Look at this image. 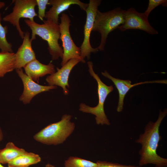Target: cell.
Returning <instances> with one entry per match:
<instances>
[{
	"instance_id": "1",
	"label": "cell",
	"mask_w": 167,
	"mask_h": 167,
	"mask_svg": "<svg viewBox=\"0 0 167 167\" xmlns=\"http://www.w3.org/2000/svg\"><path fill=\"white\" fill-rule=\"evenodd\" d=\"M167 114V109L160 111L157 120L155 122H149L146 126L144 132L140 135L135 142L141 144L139 152L140 156L139 166L151 164L156 167H166L167 159L161 157L156 152L158 143L161 139L159 133L160 124Z\"/></svg>"
},
{
	"instance_id": "10",
	"label": "cell",
	"mask_w": 167,
	"mask_h": 167,
	"mask_svg": "<svg viewBox=\"0 0 167 167\" xmlns=\"http://www.w3.org/2000/svg\"><path fill=\"white\" fill-rule=\"evenodd\" d=\"M84 63L81 59L73 58L70 60L60 68H57V71L48 76L46 81L49 86H59L63 89L64 94L67 95L69 93L68 79L70 72L73 67L78 63Z\"/></svg>"
},
{
	"instance_id": "7",
	"label": "cell",
	"mask_w": 167,
	"mask_h": 167,
	"mask_svg": "<svg viewBox=\"0 0 167 167\" xmlns=\"http://www.w3.org/2000/svg\"><path fill=\"white\" fill-rule=\"evenodd\" d=\"M60 19V23L59 24L60 33V39L62 42L63 50L61 66H63L73 58L80 59L85 63V60L81 56L80 47L75 45L71 36L69 27L71 20L69 16L62 13Z\"/></svg>"
},
{
	"instance_id": "3",
	"label": "cell",
	"mask_w": 167,
	"mask_h": 167,
	"mask_svg": "<svg viewBox=\"0 0 167 167\" xmlns=\"http://www.w3.org/2000/svg\"><path fill=\"white\" fill-rule=\"evenodd\" d=\"M72 116L63 115L59 121L51 123L33 136L36 141L48 145H57L63 143L74 131L75 125L71 122Z\"/></svg>"
},
{
	"instance_id": "14",
	"label": "cell",
	"mask_w": 167,
	"mask_h": 167,
	"mask_svg": "<svg viewBox=\"0 0 167 167\" xmlns=\"http://www.w3.org/2000/svg\"><path fill=\"white\" fill-rule=\"evenodd\" d=\"M22 44L15 53V69H22L28 63L36 59L28 32H25Z\"/></svg>"
},
{
	"instance_id": "15",
	"label": "cell",
	"mask_w": 167,
	"mask_h": 167,
	"mask_svg": "<svg viewBox=\"0 0 167 167\" xmlns=\"http://www.w3.org/2000/svg\"><path fill=\"white\" fill-rule=\"evenodd\" d=\"M26 74L34 81L38 82L39 78L56 71L55 66L51 62L48 65L41 63L36 58L27 64L24 67Z\"/></svg>"
},
{
	"instance_id": "17",
	"label": "cell",
	"mask_w": 167,
	"mask_h": 167,
	"mask_svg": "<svg viewBox=\"0 0 167 167\" xmlns=\"http://www.w3.org/2000/svg\"><path fill=\"white\" fill-rule=\"evenodd\" d=\"M39 155L32 152H27L8 163V167H28L41 161Z\"/></svg>"
},
{
	"instance_id": "13",
	"label": "cell",
	"mask_w": 167,
	"mask_h": 167,
	"mask_svg": "<svg viewBox=\"0 0 167 167\" xmlns=\"http://www.w3.org/2000/svg\"><path fill=\"white\" fill-rule=\"evenodd\" d=\"M101 74L104 76L111 80L118 89L119 94V100L117 110L118 112L122 111L125 96L130 89L133 87L138 85L147 83H159L167 84V82L166 80H163L147 81L132 84L130 80H124L114 78L106 71H105L104 72H102Z\"/></svg>"
},
{
	"instance_id": "19",
	"label": "cell",
	"mask_w": 167,
	"mask_h": 167,
	"mask_svg": "<svg viewBox=\"0 0 167 167\" xmlns=\"http://www.w3.org/2000/svg\"><path fill=\"white\" fill-rule=\"evenodd\" d=\"M96 163L76 156H71L66 160L65 167H96Z\"/></svg>"
},
{
	"instance_id": "18",
	"label": "cell",
	"mask_w": 167,
	"mask_h": 167,
	"mask_svg": "<svg viewBox=\"0 0 167 167\" xmlns=\"http://www.w3.org/2000/svg\"><path fill=\"white\" fill-rule=\"evenodd\" d=\"M15 55L13 52H0V77L15 69Z\"/></svg>"
},
{
	"instance_id": "22",
	"label": "cell",
	"mask_w": 167,
	"mask_h": 167,
	"mask_svg": "<svg viewBox=\"0 0 167 167\" xmlns=\"http://www.w3.org/2000/svg\"><path fill=\"white\" fill-rule=\"evenodd\" d=\"M166 0H149L147 9L143 12L144 15L148 18L151 11L156 7L167 2Z\"/></svg>"
},
{
	"instance_id": "2",
	"label": "cell",
	"mask_w": 167,
	"mask_h": 167,
	"mask_svg": "<svg viewBox=\"0 0 167 167\" xmlns=\"http://www.w3.org/2000/svg\"><path fill=\"white\" fill-rule=\"evenodd\" d=\"M43 21V23L40 24L34 20L24 19L25 24L32 31L31 41L36 39V35L38 36L47 42L48 49L52 60H56L60 58H62L63 50L58 42L60 36L59 24L47 20Z\"/></svg>"
},
{
	"instance_id": "25",
	"label": "cell",
	"mask_w": 167,
	"mask_h": 167,
	"mask_svg": "<svg viewBox=\"0 0 167 167\" xmlns=\"http://www.w3.org/2000/svg\"><path fill=\"white\" fill-rule=\"evenodd\" d=\"M5 5V3L4 2L0 1V9L4 7Z\"/></svg>"
},
{
	"instance_id": "5",
	"label": "cell",
	"mask_w": 167,
	"mask_h": 167,
	"mask_svg": "<svg viewBox=\"0 0 167 167\" xmlns=\"http://www.w3.org/2000/svg\"><path fill=\"white\" fill-rule=\"evenodd\" d=\"M87 64L90 75L97 82L99 101L97 105L94 107H90L81 103L79 105V110L83 113L94 115L96 123L97 125H109L110 123L105 114L104 105L107 96L113 90V87L112 85L107 86L102 82L98 75L94 72L93 64L91 61L88 62Z\"/></svg>"
},
{
	"instance_id": "21",
	"label": "cell",
	"mask_w": 167,
	"mask_h": 167,
	"mask_svg": "<svg viewBox=\"0 0 167 167\" xmlns=\"http://www.w3.org/2000/svg\"><path fill=\"white\" fill-rule=\"evenodd\" d=\"M36 1L38 7L37 16L40 20L43 21L44 18H45V10L47 5H48L49 0H36Z\"/></svg>"
},
{
	"instance_id": "11",
	"label": "cell",
	"mask_w": 167,
	"mask_h": 167,
	"mask_svg": "<svg viewBox=\"0 0 167 167\" xmlns=\"http://www.w3.org/2000/svg\"><path fill=\"white\" fill-rule=\"evenodd\" d=\"M16 71L24 85L23 92L19 100L24 104L29 103L32 99L37 94L57 88L55 86H43L36 83L25 74L22 69H17Z\"/></svg>"
},
{
	"instance_id": "23",
	"label": "cell",
	"mask_w": 167,
	"mask_h": 167,
	"mask_svg": "<svg viewBox=\"0 0 167 167\" xmlns=\"http://www.w3.org/2000/svg\"><path fill=\"white\" fill-rule=\"evenodd\" d=\"M96 167H142L140 166L123 165L118 163L110 162L104 161H98L96 162Z\"/></svg>"
},
{
	"instance_id": "4",
	"label": "cell",
	"mask_w": 167,
	"mask_h": 167,
	"mask_svg": "<svg viewBox=\"0 0 167 167\" xmlns=\"http://www.w3.org/2000/svg\"><path fill=\"white\" fill-rule=\"evenodd\" d=\"M124 11L119 7L105 12L97 10L92 31L101 35V42L97 47L99 51L104 50L109 34L123 23Z\"/></svg>"
},
{
	"instance_id": "12",
	"label": "cell",
	"mask_w": 167,
	"mask_h": 167,
	"mask_svg": "<svg viewBox=\"0 0 167 167\" xmlns=\"http://www.w3.org/2000/svg\"><path fill=\"white\" fill-rule=\"evenodd\" d=\"M73 4L78 5L81 9L85 11L88 6V4L83 3L79 0H49L48 5H51L52 7L46 12L45 18L47 20L59 24V15Z\"/></svg>"
},
{
	"instance_id": "9",
	"label": "cell",
	"mask_w": 167,
	"mask_h": 167,
	"mask_svg": "<svg viewBox=\"0 0 167 167\" xmlns=\"http://www.w3.org/2000/svg\"><path fill=\"white\" fill-rule=\"evenodd\" d=\"M123 18V23L118 28L121 31L131 29H139L152 35L158 34L157 31L150 24L148 18L143 13H139L133 8L125 11Z\"/></svg>"
},
{
	"instance_id": "16",
	"label": "cell",
	"mask_w": 167,
	"mask_h": 167,
	"mask_svg": "<svg viewBox=\"0 0 167 167\" xmlns=\"http://www.w3.org/2000/svg\"><path fill=\"white\" fill-rule=\"evenodd\" d=\"M26 152L24 149L16 146L12 142H9L4 148L0 149V163L8 164L19 156Z\"/></svg>"
},
{
	"instance_id": "20",
	"label": "cell",
	"mask_w": 167,
	"mask_h": 167,
	"mask_svg": "<svg viewBox=\"0 0 167 167\" xmlns=\"http://www.w3.org/2000/svg\"><path fill=\"white\" fill-rule=\"evenodd\" d=\"M2 18L0 13V49L2 52H13L12 45L8 42L6 34L8 32L7 26H3L2 24Z\"/></svg>"
},
{
	"instance_id": "24",
	"label": "cell",
	"mask_w": 167,
	"mask_h": 167,
	"mask_svg": "<svg viewBox=\"0 0 167 167\" xmlns=\"http://www.w3.org/2000/svg\"><path fill=\"white\" fill-rule=\"evenodd\" d=\"M3 138V134L1 128L0 127V142L2 140Z\"/></svg>"
},
{
	"instance_id": "6",
	"label": "cell",
	"mask_w": 167,
	"mask_h": 167,
	"mask_svg": "<svg viewBox=\"0 0 167 167\" xmlns=\"http://www.w3.org/2000/svg\"><path fill=\"white\" fill-rule=\"evenodd\" d=\"M14 6L12 11L5 16L3 21L9 22L15 26L19 34L22 39L24 33L21 29L19 24L20 19L22 18L28 19L34 21V18L38 16L35 11V7L37 6L36 0H14Z\"/></svg>"
},
{
	"instance_id": "26",
	"label": "cell",
	"mask_w": 167,
	"mask_h": 167,
	"mask_svg": "<svg viewBox=\"0 0 167 167\" xmlns=\"http://www.w3.org/2000/svg\"><path fill=\"white\" fill-rule=\"evenodd\" d=\"M45 167H55L54 165L49 164H47L45 166Z\"/></svg>"
},
{
	"instance_id": "8",
	"label": "cell",
	"mask_w": 167,
	"mask_h": 167,
	"mask_svg": "<svg viewBox=\"0 0 167 167\" xmlns=\"http://www.w3.org/2000/svg\"><path fill=\"white\" fill-rule=\"evenodd\" d=\"M101 2V1L100 0H90L85 11L87 18L84 28V37L80 47L81 56L84 59L86 57L87 59H89L91 53H96L99 50L97 48H94L91 46L90 38L98 8Z\"/></svg>"
},
{
	"instance_id": "27",
	"label": "cell",
	"mask_w": 167,
	"mask_h": 167,
	"mask_svg": "<svg viewBox=\"0 0 167 167\" xmlns=\"http://www.w3.org/2000/svg\"><path fill=\"white\" fill-rule=\"evenodd\" d=\"M0 167H4L0 163Z\"/></svg>"
}]
</instances>
